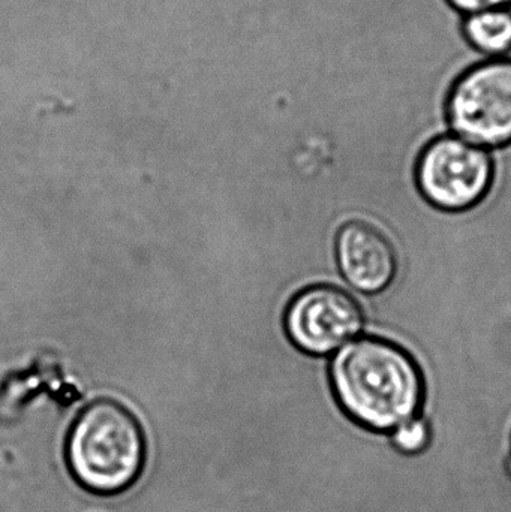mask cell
I'll list each match as a JSON object with an SVG mask.
<instances>
[{
  "label": "cell",
  "mask_w": 511,
  "mask_h": 512,
  "mask_svg": "<svg viewBox=\"0 0 511 512\" xmlns=\"http://www.w3.org/2000/svg\"><path fill=\"white\" fill-rule=\"evenodd\" d=\"M462 15L486 11V9L511 8V0H447Z\"/></svg>",
  "instance_id": "9"
},
{
  "label": "cell",
  "mask_w": 511,
  "mask_h": 512,
  "mask_svg": "<svg viewBox=\"0 0 511 512\" xmlns=\"http://www.w3.org/2000/svg\"><path fill=\"white\" fill-rule=\"evenodd\" d=\"M462 32L468 44L486 59L511 56V8L465 15Z\"/></svg>",
  "instance_id": "7"
},
{
  "label": "cell",
  "mask_w": 511,
  "mask_h": 512,
  "mask_svg": "<svg viewBox=\"0 0 511 512\" xmlns=\"http://www.w3.org/2000/svg\"><path fill=\"white\" fill-rule=\"evenodd\" d=\"M494 179V155L452 132L426 144L414 168L422 197L446 213L467 212L482 203Z\"/></svg>",
  "instance_id": "3"
},
{
  "label": "cell",
  "mask_w": 511,
  "mask_h": 512,
  "mask_svg": "<svg viewBox=\"0 0 511 512\" xmlns=\"http://www.w3.org/2000/svg\"><path fill=\"white\" fill-rule=\"evenodd\" d=\"M389 435L393 447L404 454L423 453L431 444L432 438L431 426L422 414L396 427Z\"/></svg>",
  "instance_id": "8"
},
{
  "label": "cell",
  "mask_w": 511,
  "mask_h": 512,
  "mask_svg": "<svg viewBox=\"0 0 511 512\" xmlns=\"http://www.w3.org/2000/svg\"><path fill=\"white\" fill-rule=\"evenodd\" d=\"M398 195L381 221L350 219L336 234V267L342 280L366 297L386 291L398 273V252L386 230L387 218Z\"/></svg>",
  "instance_id": "6"
},
{
  "label": "cell",
  "mask_w": 511,
  "mask_h": 512,
  "mask_svg": "<svg viewBox=\"0 0 511 512\" xmlns=\"http://www.w3.org/2000/svg\"><path fill=\"white\" fill-rule=\"evenodd\" d=\"M333 396L359 426L390 433L419 417L425 405V375L407 348L383 336L357 337L329 363Z\"/></svg>",
  "instance_id": "1"
},
{
  "label": "cell",
  "mask_w": 511,
  "mask_h": 512,
  "mask_svg": "<svg viewBox=\"0 0 511 512\" xmlns=\"http://www.w3.org/2000/svg\"><path fill=\"white\" fill-rule=\"evenodd\" d=\"M288 339L309 357H327L362 334L366 310L353 294L317 283L294 295L285 310Z\"/></svg>",
  "instance_id": "5"
},
{
  "label": "cell",
  "mask_w": 511,
  "mask_h": 512,
  "mask_svg": "<svg viewBox=\"0 0 511 512\" xmlns=\"http://www.w3.org/2000/svg\"><path fill=\"white\" fill-rule=\"evenodd\" d=\"M69 474L96 496H116L140 480L147 463L143 427L120 403L99 400L84 408L65 444Z\"/></svg>",
  "instance_id": "2"
},
{
  "label": "cell",
  "mask_w": 511,
  "mask_h": 512,
  "mask_svg": "<svg viewBox=\"0 0 511 512\" xmlns=\"http://www.w3.org/2000/svg\"><path fill=\"white\" fill-rule=\"evenodd\" d=\"M449 131L477 146L511 144V56L485 59L456 80L447 98Z\"/></svg>",
  "instance_id": "4"
}]
</instances>
